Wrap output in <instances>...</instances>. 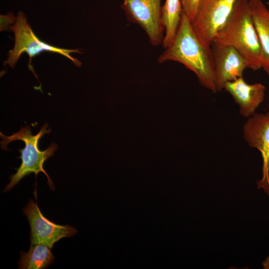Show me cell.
I'll list each match as a JSON object with an SVG mask.
<instances>
[{
    "instance_id": "obj_1",
    "label": "cell",
    "mask_w": 269,
    "mask_h": 269,
    "mask_svg": "<svg viewBox=\"0 0 269 269\" xmlns=\"http://www.w3.org/2000/svg\"><path fill=\"white\" fill-rule=\"evenodd\" d=\"M157 62L172 61L181 63L193 72L199 83L213 93L217 92L211 47L205 46L195 33L191 21L182 11L176 35Z\"/></svg>"
},
{
    "instance_id": "obj_2",
    "label": "cell",
    "mask_w": 269,
    "mask_h": 269,
    "mask_svg": "<svg viewBox=\"0 0 269 269\" xmlns=\"http://www.w3.org/2000/svg\"><path fill=\"white\" fill-rule=\"evenodd\" d=\"M212 45L235 48L249 68H262L261 49L251 14L249 0H237L228 18L215 35Z\"/></svg>"
},
{
    "instance_id": "obj_3",
    "label": "cell",
    "mask_w": 269,
    "mask_h": 269,
    "mask_svg": "<svg viewBox=\"0 0 269 269\" xmlns=\"http://www.w3.org/2000/svg\"><path fill=\"white\" fill-rule=\"evenodd\" d=\"M48 124H45L40 131L36 135H32L30 126L21 127L17 133L10 136H5L0 133L1 138V148L7 150V145L14 140H20L25 143V147L19 149L21 153L19 157L21 159V163L17 169L16 173L9 177L10 182L5 186L3 191L7 192L16 185L24 176L34 173L36 176L40 172H43L47 177L50 188L54 190L53 183L46 172L43 168L44 162L51 156L58 148L57 144L52 142L45 150L41 151L38 148L40 138L45 134L50 132V129L47 130Z\"/></svg>"
},
{
    "instance_id": "obj_4",
    "label": "cell",
    "mask_w": 269,
    "mask_h": 269,
    "mask_svg": "<svg viewBox=\"0 0 269 269\" xmlns=\"http://www.w3.org/2000/svg\"><path fill=\"white\" fill-rule=\"evenodd\" d=\"M10 28L14 33L15 42L13 49L7 54L8 57L4 62V66L8 65L14 68L22 53L26 52L29 56V66L30 67L32 58L44 51L60 54L71 60L76 66L80 67L82 63L79 60L70 55L72 53H82L81 51L78 49L56 47L40 40L33 32L23 12L18 11L15 22L10 26Z\"/></svg>"
},
{
    "instance_id": "obj_5",
    "label": "cell",
    "mask_w": 269,
    "mask_h": 269,
    "mask_svg": "<svg viewBox=\"0 0 269 269\" xmlns=\"http://www.w3.org/2000/svg\"><path fill=\"white\" fill-rule=\"evenodd\" d=\"M121 6L127 20L143 30L152 46L162 44L164 29L161 0H123Z\"/></svg>"
},
{
    "instance_id": "obj_6",
    "label": "cell",
    "mask_w": 269,
    "mask_h": 269,
    "mask_svg": "<svg viewBox=\"0 0 269 269\" xmlns=\"http://www.w3.org/2000/svg\"><path fill=\"white\" fill-rule=\"evenodd\" d=\"M237 0H201L191 22L201 42L211 47L213 38L231 13Z\"/></svg>"
},
{
    "instance_id": "obj_7",
    "label": "cell",
    "mask_w": 269,
    "mask_h": 269,
    "mask_svg": "<svg viewBox=\"0 0 269 269\" xmlns=\"http://www.w3.org/2000/svg\"><path fill=\"white\" fill-rule=\"evenodd\" d=\"M30 227L31 245L42 244L51 249L60 239L75 235L78 231L68 225H60L45 218L32 199L23 209Z\"/></svg>"
},
{
    "instance_id": "obj_8",
    "label": "cell",
    "mask_w": 269,
    "mask_h": 269,
    "mask_svg": "<svg viewBox=\"0 0 269 269\" xmlns=\"http://www.w3.org/2000/svg\"><path fill=\"white\" fill-rule=\"evenodd\" d=\"M244 138L248 144L257 149L263 158V177L258 187L269 195V112L255 113L243 127Z\"/></svg>"
},
{
    "instance_id": "obj_9",
    "label": "cell",
    "mask_w": 269,
    "mask_h": 269,
    "mask_svg": "<svg viewBox=\"0 0 269 269\" xmlns=\"http://www.w3.org/2000/svg\"><path fill=\"white\" fill-rule=\"evenodd\" d=\"M215 84L217 91L224 89L225 83L243 77L248 67L245 58L234 47L212 45Z\"/></svg>"
},
{
    "instance_id": "obj_10",
    "label": "cell",
    "mask_w": 269,
    "mask_h": 269,
    "mask_svg": "<svg viewBox=\"0 0 269 269\" xmlns=\"http://www.w3.org/2000/svg\"><path fill=\"white\" fill-rule=\"evenodd\" d=\"M224 89L233 97L239 106L240 113L249 118L264 101L266 88L261 83L249 84L243 77L228 82Z\"/></svg>"
},
{
    "instance_id": "obj_11",
    "label": "cell",
    "mask_w": 269,
    "mask_h": 269,
    "mask_svg": "<svg viewBox=\"0 0 269 269\" xmlns=\"http://www.w3.org/2000/svg\"><path fill=\"white\" fill-rule=\"evenodd\" d=\"M261 49L262 68L269 75V10L262 0H249Z\"/></svg>"
},
{
    "instance_id": "obj_12",
    "label": "cell",
    "mask_w": 269,
    "mask_h": 269,
    "mask_svg": "<svg viewBox=\"0 0 269 269\" xmlns=\"http://www.w3.org/2000/svg\"><path fill=\"white\" fill-rule=\"evenodd\" d=\"M182 13L181 0H165L162 6L161 22L164 29L162 46L166 48L173 40Z\"/></svg>"
},
{
    "instance_id": "obj_13",
    "label": "cell",
    "mask_w": 269,
    "mask_h": 269,
    "mask_svg": "<svg viewBox=\"0 0 269 269\" xmlns=\"http://www.w3.org/2000/svg\"><path fill=\"white\" fill-rule=\"evenodd\" d=\"M18 262L19 269H42L52 264L54 261L51 249L42 244L31 245L27 252L22 251Z\"/></svg>"
},
{
    "instance_id": "obj_14",
    "label": "cell",
    "mask_w": 269,
    "mask_h": 269,
    "mask_svg": "<svg viewBox=\"0 0 269 269\" xmlns=\"http://www.w3.org/2000/svg\"><path fill=\"white\" fill-rule=\"evenodd\" d=\"M201 0H181L182 11L192 22L194 20Z\"/></svg>"
},
{
    "instance_id": "obj_15",
    "label": "cell",
    "mask_w": 269,
    "mask_h": 269,
    "mask_svg": "<svg viewBox=\"0 0 269 269\" xmlns=\"http://www.w3.org/2000/svg\"><path fill=\"white\" fill-rule=\"evenodd\" d=\"M262 265L264 269H269V257L266 258L263 262Z\"/></svg>"
}]
</instances>
